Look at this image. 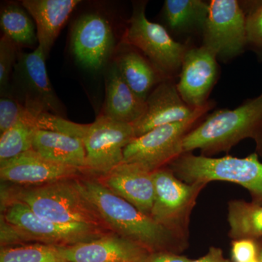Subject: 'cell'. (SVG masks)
I'll list each match as a JSON object with an SVG mask.
<instances>
[{
    "instance_id": "cell-1",
    "label": "cell",
    "mask_w": 262,
    "mask_h": 262,
    "mask_svg": "<svg viewBox=\"0 0 262 262\" xmlns=\"http://www.w3.org/2000/svg\"><path fill=\"white\" fill-rule=\"evenodd\" d=\"M77 181L105 224L119 235L141 245L151 253H177L184 249L185 239L139 211L102 183L90 179Z\"/></svg>"
},
{
    "instance_id": "cell-2",
    "label": "cell",
    "mask_w": 262,
    "mask_h": 262,
    "mask_svg": "<svg viewBox=\"0 0 262 262\" xmlns=\"http://www.w3.org/2000/svg\"><path fill=\"white\" fill-rule=\"evenodd\" d=\"M245 139H252L262 157V99H249L234 110H218L184 136L183 154L200 149L203 154L228 151Z\"/></svg>"
},
{
    "instance_id": "cell-3",
    "label": "cell",
    "mask_w": 262,
    "mask_h": 262,
    "mask_svg": "<svg viewBox=\"0 0 262 262\" xmlns=\"http://www.w3.org/2000/svg\"><path fill=\"white\" fill-rule=\"evenodd\" d=\"M2 198L21 202L38 216L56 223L84 224L101 229L108 227L77 181L66 179L37 187L18 188Z\"/></svg>"
},
{
    "instance_id": "cell-4",
    "label": "cell",
    "mask_w": 262,
    "mask_h": 262,
    "mask_svg": "<svg viewBox=\"0 0 262 262\" xmlns=\"http://www.w3.org/2000/svg\"><path fill=\"white\" fill-rule=\"evenodd\" d=\"M170 166L179 179L188 184L206 185L213 181H224L239 184L250 192L253 202L262 204V163L257 153L244 158H213L185 153L174 160Z\"/></svg>"
},
{
    "instance_id": "cell-5",
    "label": "cell",
    "mask_w": 262,
    "mask_h": 262,
    "mask_svg": "<svg viewBox=\"0 0 262 262\" xmlns=\"http://www.w3.org/2000/svg\"><path fill=\"white\" fill-rule=\"evenodd\" d=\"M212 107L208 102L196 108L190 118L184 121L155 127L136 137L124 149L123 163L140 165L153 172L183 155L182 141L193 125Z\"/></svg>"
},
{
    "instance_id": "cell-6",
    "label": "cell",
    "mask_w": 262,
    "mask_h": 262,
    "mask_svg": "<svg viewBox=\"0 0 262 262\" xmlns=\"http://www.w3.org/2000/svg\"><path fill=\"white\" fill-rule=\"evenodd\" d=\"M125 39L141 50L160 75L165 77H171L182 68L188 51L187 46L174 40L163 26L148 20L144 4L134 8Z\"/></svg>"
},
{
    "instance_id": "cell-7",
    "label": "cell",
    "mask_w": 262,
    "mask_h": 262,
    "mask_svg": "<svg viewBox=\"0 0 262 262\" xmlns=\"http://www.w3.org/2000/svg\"><path fill=\"white\" fill-rule=\"evenodd\" d=\"M7 222L15 226L26 241L68 246L94 241L104 235L103 229L84 224H58L41 218L21 202L3 200Z\"/></svg>"
},
{
    "instance_id": "cell-8",
    "label": "cell",
    "mask_w": 262,
    "mask_h": 262,
    "mask_svg": "<svg viewBox=\"0 0 262 262\" xmlns=\"http://www.w3.org/2000/svg\"><path fill=\"white\" fill-rule=\"evenodd\" d=\"M152 177L155 198L150 216L185 239L189 215L206 184L183 182L170 169H158Z\"/></svg>"
},
{
    "instance_id": "cell-9",
    "label": "cell",
    "mask_w": 262,
    "mask_h": 262,
    "mask_svg": "<svg viewBox=\"0 0 262 262\" xmlns=\"http://www.w3.org/2000/svg\"><path fill=\"white\" fill-rule=\"evenodd\" d=\"M136 138L131 124L116 121L101 114L88 125L83 141L86 170L106 175L123 163L124 149Z\"/></svg>"
},
{
    "instance_id": "cell-10",
    "label": "cell",
    "mask_w": 262,
    "mask_h": 262,
    "mask_svg": "<svg viewBox=\"0 0 262 262\" xmlns=\"http://www.w3.org/2000/svg\"><path fill=\"white\" fill-rule=\"evenodd\" d=\"M203 32V42L222 59L233 58L247 42L246 14L236 0H212Z\"/></svg>"
},
{
    "instance_id": "cell-11",
    "label": "cell",
    "mask_w": 262,
    "mask_h": 262,
    "mask_svg": "<svg viewBox=\"0 0 262 262\" xmlns=\"http://www.w3.org/2000/svg\"><path fill=\"white\" fill-rule=\"evenodd\" d=\"M46 61L39 47L32 53L19 54L14 67V83L23 100L22 103L29 111L61 116L63 108L48 78Z\"/></svg>"
},
{
    "instance_id": "cell-12",
    "label": "cell",
    "mask_w": 262,
    "mask_h": 262,
    "mask_svg": "<svg viewBox=\"0 0 262 262\" xmlns=\"http://www.w3.org/2000/svg\"><path fill=\"white\" fill-rule=\"evenodd\" d=\"M114 47L113 31L104 17L91 13L77 20L72 32V48L76 59L84 68L100 70Z\"/></svg>"
},
{
    "instance_id": "cell-13",
    "label": "cell",
    "mask_w": 262,
    "mask_h": 262,
    "mask_svg": "<svg viewBox=\"0 0 262 262\" xmlns=\"http://www.w3.org/2000/svg\"><path fill=\"white\" fill-rule=\"evenodd\" d=\"M216 58L204 46L188 50L184 56L177 87L184 102L194 110L208 103L216 80Z\"/></svg>"
},
{
    "instance_id": "cell-14",
    "label": "cell",
    "mask_w": 262,
    "mask_h": 262,
    "mask_svg": "<svg viewBox=\"0 0 262 262\" xmlns=\"http://www.w3.org/2000/svg\"><path fill=\"white\" fill-rule=\"evenodd\" d=\"M80 171L75 167L47 159L34 149L0 163L2 180L24 185H42L66 180Z\"/></svg>"
},
{
    "instance_id": "cell-15",
    "label": "cell",
    "mask_w": 262,
    "mask_h": 262,
    "mask_svg": "<svg viewBox=\"0 0 262 262\" xmlns=\"http://www.w3.org/2000/svg\"><path fill=\"white\" fill-rule=\"evenodd\" d=\"M58 248L69 262H146L151 253L119 234H107L89 242Z\"/></svg>"
},
{
    "instance_id": "cell-16",
    "label": "cell",
    "mask_w": 262,
    "mask_h": 262,
    "mask_svg": "<svg viewBox=\"0 0 262 262\" xmlns=\"http://www.w3.org/2000/svg\"><path fill=\"white\" fill-rule=\"evenodd\" d=\"M196 110L184 102L177 85L170 79H166L161 81L149 95L145 111L132 125L136 137H139L155 127L187 120L194 115Z\"/></svg>"
},
{
    "instance_id": "cell-17",
    "label": "cell",
    "mask_w": 262,
    "mask_h": 262,
    "mask_svg": "<svg viewBox=\"0 0 262 262\" xmlns=\"http://www.w3.org/2000/svg\"><path fill=\"white\" fill-rule=\"evenodd\" d=\"M104 185L137 209L151 214L155 198L152 173L134 163H122L104 176Z\"/></svg>"
},
{
    "instance_id": "cell-18",
    "label": "cell",
    "mask_w": 262,
    "mask_h": 262,
    "mask_svg": "<svg viewBox=\"0 0 262 262\" xmlns=\"http://www.w3.org/2000/svg\"><path fill=\"white\" fill-rule=\"evenodd\" d=\"M79 0H24L22 6L35 21L38 47L46 58Z\"/></svg>"
},
{
    "instance_id": "cell-19",
    "label": "cell",
    "mask_w": 262,
    "mask_h": 262,
    "mask_svg": "<svg viewBox=\"0 0 262 262\" xmlns=\"http://www.w3.org/2000/svg\"><path fill=\"white\" fill-rule=\"evenodd\" d=\"M145 110L146 101L130 89L116 63H114L106 75L103 115L116 121L133 125L140 119Z\"/></svg>"
},
{
    "instance_id": "cell-20",
    "label": "cell",
    "mask_w": 262,
    "mask_h": 262,
    "mask_svg": "<svg viewBox=\"0 0 262 262\" xmlns=\"http://www.w3.org/2000/svg\"><path fill=\"white\" fill-rule=\"evenodd\" d=\"M32 149L45 158L66 165L86 170V152L82 139L74 136L37 130Z\"/></svg>"
},
{
    "instance_id": "cell-21",
    "label": "cell",
    "mask_w": 262,
    "mask_h": 262,
    "mask_svg": "<svg viewBox=\"0 0 262 262\" xmlns=\"http://www.w3.org/2000/svg\"><path fill=\"white\" fill-rule=\"evenodd\" d=\"M115 63L127 85L139 97L146 101L153 86L159 82L160 72L134 51L122 53L117 57Z\"/></svg>"
},
{
    "instance_id": "cell-22",
    "label": "cell",
    "mask_w": 262,
    "mask_h": 262,
    "mask_svg": "<svg viewBox=\"0 0 262 262\" xmlns=\"http://www.w3.org/2000/svg\"><path fill=\"white\" fill-rule=\"evenodd\" d=\"M229 237L234 239L262 238V204L245 201L229 203Z\"/></svg>"
},
{
    "instance_id": "cell-23",
    "label": "cell",
    "mask_w": 262,
    "mask_h": 262,
    "mask_svg": "<svg viewBox=\"0 0 262 262\" xmlns=\"http://www.w3.org/2000/svg\"><path fill=\"white\" fill-rule=\"evenodd\" d=\"M209 8V3L201 0H166L164 3V15L173 30L181 32L194 28L203 30Z\"/></svg>"
},
{
    "instance_id": "cell-24",
    "label": "cell",
    "mask_w": 262,
    "mask_h": 262,
    "mask_svg": "<svg viewBox=\"0 0 262 262\" xmlns=\"http://www.w3.org/2000/svg\"><path fill=\"white\" fill-rule=\"evenodd\" d=\"M38 129L34 122V114L27 115L0 136V163L15 158L32 149Z\"/></svg>"
},
{
    "instance_id": "cell-25",
    "label": "cell",
    "mask_w": 262,
    "mask_h": 262,
    "mask_svg": "<svg viewBox=\"0 0 262 262\" xmlns=\"http://www.w3.org/2000/svg\"><path fill=\"white\" fill-rule=\"evenodd\" d=\"M0 24L4 35L17 46L33 47L37 41L35 26L32 19L20 7L8 5L0 15Z\"/></svg>"
},
{
    "instance_id": "cell-26",
    "label": "cell",
    "mask_w": 262,
    "mask_h": 262,
    "mask_svg": "<svg viewBox=\"0 0 262 262\" xmlns=\"http://www.w3.org/2000/svg\"><path fill=\"white\" fill-rule=\"evenodd\" d=\"M0 262H69L58 246L33 244L13 248H2Z\"/></svg>"
},
{
    "instance_id": "cell-27",
    "label": "cell",
    "mask_w": 262,
    "mask_h": 262,
    "mask_svg": "<svg viewBox=\"0 0 262 262\" xmlns=\"http://www.w3.org/2000/svg\"><path fill=\"white\" fill-rule=\"evenodd\" d=\"M34 122L38 130L61 133L82 140L88 128V125L76 123L49 113L34 114Z\"/></svg>"
},
{
    "instance_id": "cell-28",
    "label": "cell",
    "mask_w": 262,
    "mask_h": 262,
    "mask_svg": "<svg viewBox=\"0 0 262 262\" xmlns=\"http://www.w3.org/2000/svg\"><path fill=\"white\" fill-rule=\"evenodd\" d=\"M18 46L10 38L3 35L0 39V88L3 93L8 87L10 75L16 63Z\"/></svg>"
},
{
    "instance_id": "cell-29",
    "label": "cell",
    "mask_w": 262,
    "mask_h": 262,
    "mask_svg": "<svg viewBox=\"0 0 262 262\" xmlns=\"http://www.w3.org/2000/svg\"><path fill=\"white\" fill-rule=\"evenodd\" d=\"M28 112L23 103L18 100L2 96L0 99V134H3L23 118Z\"/></svg>"
},
{
    "instance_id": "cell-30",
    "label": "cell",
    "mask_w": 262,
    "mask_h": 262,
    "mask_svg": "<svg viewBox=\"0 0 262 262\" xmlns=\"http://www.w3.org/2000/svg\"><path fill=\"white\" fill-rule=\"evenodd\" d=\"M248 44L262 51V1L256 2L246 15Z\"/></svg>"
},
{
    "instance_id": "cell-31",
    "label": "cell",
    "mask_w": 262,
    "mask_h": 262,
    "mask_svg": "<svg viewBox=\"0 0 262 262\" xmlns=\"http://www.w3.org/2000/svg\"><path fill=\"white\" fill-rule=\"evenodd\" d=\"M258 245L255 239H234L232 244V262H248L257 258Z\"/></svg>"
},
{
    "instance_id": "cell-32",
    "label": "cell",
    "mask_w": 262,
    "mask_h": 262,
    "mask_svg": "<svg viewBox=\"0 0 262 262\" xmlns=\"http://www.w3.org/2000/svg\"><path fill=\"white\" fill-rule=\"evenodd\" d=\"M1 245L9 246V245L20 244L26 241L23 234L18 228L11 225L5 220L1 215Z\"/></svg>"
},
{
    "instance_id": "cell-33",
    "label": "cell",
    "mask_w": 262,
    "mask_h": 262,
    "mask_svg": "<svg viewBox=\"0 0 262 262\" xmlns=\"http://www.w3.org/2000/svg\"><path fill=\"white\" fill-rule=\"evenodd\" d=\"M189 260L177 253L159 251L150 253L146 262H189Z\"/></svg>"
},
{
    "instance_id": "cell-34",
    "label": "cell",
    "mask_w": 262,
    "mask_h": 262,
    "mask_svg": "<svg viewBox=\"0 0 262 262\" xmlns=\"http://www.w3.org/2000/svg\"><path fill=\"white\" fill-rule=\"evenodd\" d=\"M189 262H232L224 256L223 251L220 248L211 247L203 257Z\"/></svg>"
},
{
    "instance_id": "cell-35",
    "label": "cell",
    "mask_w": 262,
    "mask_h": 262,
    "mask_svg": "<svg viewBox=\"0 0 262 262\" xmlns=\"http://www.w3.org/2000/svg\"><path fill=\"white\" fill-rule=\"evenodd\" d=\"M258 245L257 259L258 261L262 262V238L256 241Z\"/></svg>"
},
{
    "instance_id": "cell-36",
    "label": "cell",
    "mask_w": 262,
    "mask_h": 262,
    "mask_svg": "<svg viewBox=\"0 0 262 262\" xmlns=\"http://www.w3.org/2000/svg\"><path fill=\"white\" fill-rule=\"evenodd\" d=\"M248 262H259V261H258V260L257 259V258H256V259L252 260V261H248Z\"/></svg>"
},
{
    "instance_id": "cell-37",
    "label": "cell",
    "mask_w": 262,
    "mask_h": 262,
    "mask_svg": "<svg viewBox=\"0 0 262 262\" xmlns=\"http://www.w3.org/2000/svg\"><path fill=\"white\" fill-rule=\"evenodd\" d=\"M260 96H261V99H262V94L260 95Z\"/></svg>"
}]
</instances>
